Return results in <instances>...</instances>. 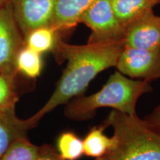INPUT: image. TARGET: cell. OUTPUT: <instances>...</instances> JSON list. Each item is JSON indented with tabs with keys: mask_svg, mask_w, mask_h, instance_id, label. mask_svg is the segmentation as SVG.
Masks as SVG:
<instances>
[{
	"mask_svg": "<svg viewBox=\"0 0 160 160\" xmlns=\"http://www.w3.org/2000/svg\"><path fill=\"white\" fill-rule=\"evenodd\" d=\"M15 107L0 111V158L16 139L26 137L31 128L27 119H21L16 114Z\"/></svg>",
	"mask_w": 160,
	"mask_h": 160,
	"instance_id": "10",
	"label": "cell"
},
{
	"mask_svg": "<svg viewBox=\"0 0 160 160\" xmlns=\"http://www.w3.org/2000/svg\"><path fill=\"white\" fill-rule=\"evenodd\" d=\"M124 47L122 41L77 45L66 43L60 39L53 52L58 61L66 60L67 66L47 102L34 115L27 119L31 128L59 105L67 104L73 98L82 95L99 73L115 67Z\"/></svg>",
	"mask_w": 160,
	"mask_h": 160,
	"instance_id": "1",
	"label": "cell"
},
{
	"mask_svg": "<svg viewBox=\"0 0 160 160\" xmlns=\"http://www.w3.org/2000/svg\"><path fill=\"white\" fill-rule=\"evenodd\" d=\"M14 77L0 73V111L16 106L19 100Z\"/></svg>",
	"mask_w": 160,
	"mask_h": 160,
	"instance_id": "17",
	"label": "cell"
},
{
	"mask_svg": "<svg viewBox=\"0 0 160 160\" xmlns=\"http://www.w3.org/2000/svg\"><path fill=\"white\" fill-rule=\"evenodd\" d=\"M151 81L131 79L116 71L99 91L90 96L80 95L66 104L65 115L75 121L94 117L97 110L111 108L127 114H137L136 108L141 96L152 91Z\"/></svg>",
	"mask_w": 160,
	"mask_h": 160,
	"instance_id": "2",
	"label": "cell"
},
{
	"mask_svg": "<svg viewBox=\"0 0 160 160\" xmlns=\"http://www.w3.org/2000/svg\"><path fill=\"white\" fill-rule=\"evenodd\" d=\"M96 0H57L51 27L61 35L80 23L84 13Z\"/></svg>",
	"mask_w": 160,
	"mask_h": 160,
	"instance_id": "9",
	"label": "cell"
},
{
	"mask_svg": "<svg viewBox=\"0 0 160 160\" xmlns=\"http://www.w3.org/2000/svg\"><path fill=\"white\" fill-rule=\"evenodd\" d=\"M10 1V0H0V6L4 5V4L7 2Z\"/></svg>",
	"mask_w": 160,
	"mask_h": 160,
	"instance_id": "20",
	"label": "cell"
},
{
	"mask_svg": "<svg viewBox=\"0 0 160 160\" xmlns=\"http://www.w3.org/2000/svg\"><path fill=\"white\" fill-rule=\"evenodd\" d=\"M94 160H108L107 158H105V157H100V158H96Z\"/></svg>",
	"mask_w": 160,
	"mask_h": 160,
	"instance_id": "21",
	"label": "cell"
},
{
	"mask_svg": "<svg viewBox=\"0 0 160 160\" xmlns=\"http://www.w3.org/2000/svg\"><path fill=\"white\" fill-rule=\"evenodd\" d=\"M57 151L64 159L77 160L84 154L82 140L73 132H64L57 140Z\"/></svg>",
	"mask_w": 160,
	"mask_h": 160,
	"instance_id": "15",
	"label": "cell"
},
{
	"mask_svg": "<svg viewBox=\"0 0 160 160\" xmlns=\"http://www.w3.org/2000/svg\"><path fill=\"white\" fill-rule=\"evenodd\" d=\"M145 120L153 128L160 132V105L145 117Z\"/></svg>",
	"mask_w": 160,
	"mask_h": 160,
	"instance_id": "19",
	"label": "cell"
},
{
	"mask_svg": "<svg viewBox=\"0 0 160 160\" xmlns=\"http://www.w3.org/2000/svg\"><path fill=\"white\" fill-rule=\"evenodd\" d=\"M117 71L131 79L152 81L160 78V51L124 47L117 65Z\"/></svg>",
	"mask_w": 160,
	"mask_h": 160,
	"instance_id": "6",
	"label": "cell"
},
{
	"mask_svg": "<svg viewBox=\"0 0 160 160\" xmlns=\"http://www.w3.org/2000/svg\"><path fill=\"white\" fill-rule=\"evenodd\" d=\"M112 8L124 27L153 10L160 0H110Z\"/></svg>",
	"mask_w": 160,
	"mask_h": 160,
	"instance_id": "11",
	"label": "cell"
},
{
	"mask_svg": "<svg viewBox=\"0 0 160 160\" xmlns=\"http://www.w3.org/2000/svg\"><path fill=\"white\" fill-rule=\"evenodd\" d=\"M35 160H65L58 153L57 149L49 145L39 147L37 157Z\"/></svg>",
	"mask_w": 160,
	"mask_h": 160,
	"instance_id": "18",
	"label": "cell"
},
{
	"mask_svg": "<svg viewBox=\"0 0 160 160\" xmlns=\"http://www.w3.org/2000/svg\"><path fill=\"white\" fill-rule=\"evenodd\" d=\"M61 35L51 26L37 28L30 32L24 38L25 45L38 53L53 52L56 48Z\"/></svg>",
	"mask_w": 160,
	"mask_h": 160,
	"instance_id": "13",
	"label": "cell"
},
{
	"mask_svg": "<svg viewBox=\"0 0 160 160\" xmlns=\"http://www.w3.org/2000/svg\"><path fill=\"white\" fill-rule=\"evenodd\" d=\"M41 53L23 45L16 58V71L29 79H36L41 74L43 60Z\"/></svg>",
	"mask_w": 160,
	"mask_h": 160,
	"instance_id": "14",
	"label": "cell"
},
{
	"mask_svg": "<svg viewBox=\"0 0 160 160\" xmlns=\"http://www.w3.org/2000/svg\"><path fill=\"white\" fill-rule=\"evenodd\" d=\"M24 38L33 30L51 26L57 0H10Z\"/></svg>",
	"mask_w": 160,
	"mask_h": 160,
	"instance_id": "7",
	"label": "cell"
},
{
	"mask_svg": "<svg viewBox=\"0 0 160 160\" xmlns=\"http://www.w3.org/2000/svg\"><path fill=\"white\" fill-rule=\"evenodd\" d=\"M38 151V146L31 142L26 137H22L11 144L0 160H35Z\"/></svg>",
	"mask_w": 160,
	"mask_h": 160,
	"instance_id": "16",
	"label": "cell"
},
{
	"mask_svg": "<svg viewBox=\"0 0 160 160\" xmlns=\"http://www.w3.org/2000/svg\"><path fill=\"white\" fill-rule=\"evenodd\" d=\"M105 126L95 127L88 132L82 140L84 154L90 157H103L113 148L116 139L108 137L104 133Z\"/></svg>",
	"mask_w": 160,
	"mask_h": 160,
	"instance_id": "12",
	"label": "cell"
},
{
	"mask_svg": "<svg viewBox=\"0 0 160 160\" xmlns=\"http://www.w3.org/2000/svg\"><path fill=\"white\" fill-rule=\"evenodd\" d=\"M91 30L88 42H123L125 27L119 22L110 0H96L80 20Z\"/></svg>",
	"mask_w": 160,
	"mask_h": 160,
	"instance_id": "4",
	"label": "cell"
},
{
	"mask_svg": "<svg viewBox=\"0 0 160 160\" xmlns=\"http://www.w3.org/2000/svg\"><path fill=\"white\" fill-rule=\"evenodd\" d=\"M25 45L10 1L0 6V73L17 77L16 58Z\"/></svg>",
	"mask_w": 160,
	"mask_h": 160,
	"instance_id": "5",
	"label": "cell"
},
{
	"mask_svg": "<svg viewBox=\"0 0 160 160\" xmlns=\"http://www.w3.org/2000/svg\"><path fill=\"white\" fill-rule=\"evenodd\" d=\"M104 126L111 127L116 145L105 156L108 160H160V132L137 114L116 110Z\"/></svg>",
	"mask_w": 160,
	"mask_h": 160,
	"instance_id": "3",
	"label": "cell"
},
{
	"mask_svg": "<svg viewBox=\"0 0 160 160\" xmlns=\"http://www.w3.org/2000/svg\"><path fill=\"white\" fill-rule=\"evenodd\" d=\"M125 47L160 51V17L153 10L137 18L125 28Z\"/></svg>",
	"mask_w": 160,
	"mask_h": 160,
	"instance_id": "8",
	"label": "cell"
}]
</instances>
